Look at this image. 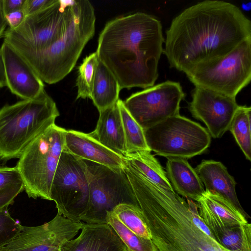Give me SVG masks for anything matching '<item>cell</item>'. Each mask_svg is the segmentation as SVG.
<instances>
[{"mask_svg":"<svg viewBox=\"0 0 251 251\" xmlns=\"http://www.w3.org/2000/svg\"><path fill=\"white\" fill-rule=\"evenodd\" d=\"M185 97L180 83L167 80L132 94L124 105L144 129L179 114L180 102Z\"/></svg>","mask_w":251,"mask_h":251,"instance_id":"7c38bea8","label":"cell"},{"mask_svg":"<svg viewBox=\"0 0 251 251\" xmlns=\"http://www.w3.org/2000/svg\"><path fill=\"white\" fill-rule=\"evenodd\" d=\"M6 86V78L2 53L0 48V87Z\"/></svg>","mask_w":251,"mask_h":251,"instance_id":"e575fe53","label":"cell"},{"mask_svg":"<svg viewBox=\"0 0 251 251\" xmlns=\"http://www.w3.org/2000/svg\"><path fill=\"white\" fill-rule=\"evenodd\" d=\"M75 0H54L42 10L25 16L16 28L7 29L3 41L21 54L49 48L64 34L71 21Z\"/></svg>","mask_w":251,"mask_h":251,"instance_id":"52a82bcc","label":"cell"},{"mask_svg":"<svg viewBox=\"0 0 251 251\" xmlns=\"http://www.w3.org/2000/svg\"><path fill=\"white\" fill-rule=\"evenodd\" d=\"M117 103L124 131L127 154L140 151H151L146 142L144 129L126 110L123 100L119 99Z\"/></svg>","mask_w":251,"mask_h":251,"instance_id":"484cf974","label":"cell"},{"mask_svg":"<svg viewBox=\"0 0 251 251\" xmlns=\"http://www.w3.org/2000/svg\"><path fill=\"white\" fill-rule=\"evenodd\" d=\"M66 129L53 124L26 148L16 166L29 198L50 201V190L61 154Z\"/></svg>","mask_w":251,"mask_h":251,"instance_id":"8992f818","label":"cell"},{"mask_svg":"<svg viewBox=\"0 0 251 251\" xmlns=\"http://www.w3.org/2000/svg\"><path fill=\"white\" fill-rule=\"evenodd\" d=\"M24 190V181L16 166L0 167V199L16 198Z\"/></svg>","mask_w":251,"mask_h":251,"instance_id":"f546056e","label":"cell"},{"mask_svg":"<svg viewBox=\"0 0 251 251\" xmlns=\"http://www.w3.org/2000/svg\"><path fill=\"white\" fill-rule=\"evenodd\" d=\"M89 183L84 160L64 149L52 181L50 201L57 213L72 220L81 221L88 205Z\"/></svg>","mask_w":251,"mask_h":251,"instance_id":"8fae6325","label":"cell"},{"mask_svg":"<svg viewBox=\"0 0 251 251\" xmlns=\"http://www.w3.org/2000/svg\"><path fill=\"white\" fill-rule=\"evenodd\" d=\"M221 220L229 225H244L248 223L247 217L222 197L205 191L198 202Z\"/></svg>","mask_w":251,"mask_h":251,"instance_id":"cb8c5ba5","label":"cell"},{"mask_svg":"<svg viewBox=\"0 0 251 251\" xmlns=\"http://www.w3.org/2000/svg\"><path fill=\"white\" fill-rule=\"evenodd\" d=\"M25 0H1L4 15L18 10H23Z\"/></svg>","mask_w":251,"mask_h":251,"instance_id":"836d02e7","label":"cell"},{"mask_svg":"<svg viewBox=\"0 0 251 251\" xmlns=\"http://www.w3.org/2000/svg\"><path fill=\"white\" fill-rule=\"evenodd\" d=\"M6 87L22 100H33L45 91L44 82L24 58L3 41L1 47Z\"/></svg>","mask_w":251,"mask_h":251,"instance_id":"9a60e30c","label":"cell"},{"mask_svg":"<svg viewBox=\"0 0 251 251\" xmlns=\"http://www.w3.org/2000/svg\"><path fill=\"white\" fill-rule=\"evenodd\" d=\"M60 251V249H59V250H55V251Z\"/></svg>","mask_w":251,"mask_h":251,"instance_id":"74e56055","label":"cell"},{"mask_svg":"<svg viewBox=\"0 0 251 251\" xmlns=\"http://www.w3.org/2000/svg\"><path fill=\"white\" fill-rule=\"evenodd\" d=\"M89 183L88 202L81 222L106 224V217L118 204L136 205L134 193L124 169L108 167L84 160Z\"/></svg>","mask_w":251,"mask_h":251,"instance_id":"30bf717a","label":"cell"},{"mask_svg":"<svg viewBox=\"0 0 251 251\" xmlns=\"http://www.w3.org/2000/svg\"><path fill=\"white\" fill-rule=\"evenodd\" d=\"M189 110L195 118L206 125L214 138H221L228 130L235 112L239 107L233 98L199 87H195Z\"/></svg>","mask_w":251,"mask_h":251,"instance_id":"5bb4252c","label":"cell"},{"mask_svg":"<svg viewBox=\"0 0 251 251\" xmlns=\"http://www.w3.org/2000/svg\"><path fill=\"white\" fill-rule=\"evenodd\" d=\"M83 223L57 213L50 222L36 226H23L20 232L0 251H53L59 250L81 229Z\"/></svg>","mask_w":251,"mask_h":251,"instance_id":"4fadbf2b","label":"cell"},{"mask_svg":"<svg viewBox=\"0 0 251 251\" xmlns=\"http://www.w3.org/2000/svg\"><path fill=\"white\" fill-rule=\"evenodd\" d=\"M109 225L122 241L128 251H158L151 239L139 236L126 227L110 211L106 217Z\"/></svg>","mask_w":251,"mask_h":251,"instance_id":"4316f807","label":"cell"},{"mask_svg":"<svg viewBox=\"0 0 251 251\" xmlns=\"http://www.w3.org/2000/svg\"><path fill=\"white\" fill-rule=\"evenodd\" d=\"M151 151H140L127 154L126 160L147 178L154 183L174 190L158 161Z\"/></svg>","mask_w":251,"mask_h":251,"instance_id":"603a6c76","label":"cell"},{"mask_svg":"<svg viewBox=\"0 0 251 251\" xmlns=\"http://www.w3.org/2000/svg\"><path fill=\"white\" fill-rule=\"evenodd\" d=\"M54 0H25L23 11L25 16L37 13L50 5Z\"/></svg>","mask_w":251,"mask_h":251,"instance_id":"1f68e13d","label":"cell"},{"mask_svg":"<svg viewBox=\"0 0 251 251\" xmlns=\"http://www.w3.org/2000/svg\"><path fill=\"white\" fill-rule=\"evenodd\" d=\"M59 116L55 101L46 91L36 99L4 105L0 109V162L19 158Z\"/></svg>","mask_w":251,"mask_h":251,"instance_id":"5b68a950","label":"cell"},{"mask_svg":"<svg viewBox=\"0 0 251 251\" xmlns=\"http://www.w3.org/2000/svg\"><path fill=\"white\" fill-rule=\"evenodd\" d=\"M64 150L76 158L90 161L108 167L124 169L126 158L106 148L85 133L66 130Z\"/></svg>","mask_w":251,"mask_h":251,"instance_id":"2e32d148","label":"cell"},{"mask_svg":"<svg viewBox=\"0 0 251 251\" xmlns=\"http://www.w3.org/2000/svg\"><path fill=\"white\" fill-rule=\"evenodd\" d=\"M79 235L67 242L61 251H128L125 245L107 224L84 223Z\"/></svg>","mask_w":251,"mask_h":251,"instance_id":"e0dca14e","label":"cell"},{"mask_svg":"<svg viewBox=\"0 0 251 251\" xmlns=\"http://www.w3.org/2000/svg\"><path fill=\"white\" fill-rule=\"evenodd\" d=\"M124 170L158 251H229L214 238L198 204L151 182L127 161Z\"/></svg>","mask_w":251,"mask_h":251,"instance_id":"7a4b0ae2","label":"cell"},{"mask_svg":"<svg viewBox=\"0 0 251 251\" xmlns=\"http://www.w3.org/2000/svg\"><path fill=\"white\" fill-rule=\"evenodd\" d=\"M151 151L168 158L189 159L209 147L207 129L189 119L176 115L144 130Z\"/></svg>","mask_w":251,"mask_h":251,"instance_id":"ba28073f","label":"cell"},{"mask_svg":"<svg viewBox=\"0 0 251 251\" xmlns=\"http://www.w3.org/2000/svg\"><path fill=\"white\" fill-rule=\"evenodd\" d=\"M23 226L10 215L8 207L0 212V249L8 243L21 230Z\"/></svg>","mask_w":251,"mask_h":251,"instance_id":"4dcf8cb0","label":"cell"},{"mask_svg":"<svg viewBox=\"0 0 251 251\" xmlns=\"http://www.w3.org/2000/svg\"><path fill=\"white\" fill-rule=\"evenodd\" d=\"M95 22L91 3L87 0H75L71 21L58 40L37 52L20 54L44 82L56 83L74 68L86 44L95 34Z\"/></svg>","mask_w":251,"mask_h":251,"instance_id":"277c9868","label":"cell"},{"mask_svg":"<svg viewBox=\"0 0 251 251\" xmlns=\"http://www.w3.org/2000/svg\"><path fill=\"white\" fill-rule=\"evenodd\" d=\"M9 28L13 29L19 26L24 21L25 15L23 10L10 13L4 16Z\"/></svg>","mask_w":251,"mask_h":251,"instance_id":"d6a6232c","label":"cell"},{"mask_svg":"<svg viewBox=\"0 0 251 251\" xmlns=\"http://www.w3.org/2000/svg\"><path fill=\"white\" fill-rule=\"evenodd\" d=\"M166 174L178 195L198 202L205 192L203 184L187 159L168 158Z\"/></svg>","mask_w":251,"mask_h":251,"instance_id":"44dd1931","label":"cell"},{"mask_svg":"<svg viewBox=\"0 0 251 251\" xmlns=\"http://www.w3.org/2000/svg\"><path fill=\"white\" fill-rule=\"evenodd\" d=\"M99 60L96 51L84 58L78 67V75L76 80L77 100L90 99Z\"/></svg>","mask_w":251,"mask_h":251,"instance_id":"f1b7e54d","label":"cell"},{"mask_svg":"<svg viewBox=\"0 0 251 251\" xmlns=\"http://www.w3.org/2000/svg\"><path fill=\"white\" fill-rule=\"evenodd\" d=\"M251 39V22L235 5L206 0L182 11L166 31L165 48L170 66L185 74L220 59Z\"/></svg>","mask_w":251,"mask_h":251,"instance_id":"6da1fadb","label":"cell"},{"mask_svg":"<svg viewBox=\"0 0 251 251\" xmlns=\"http://www.w3.org/2000/svg\"><path fill=\"white\" fill-rule=\"evenodd\" d=\"M16 198L13 197H7L0 199V212L5 207H8L13 203Z\"/></svg>","mask_w":251,"mask_h":251,"instance_id":"8d00e7d4","label":"cell"},{"mask_svg":"<svg viewBox=\"0 0 251 251\" xmlns=\"http://www.w3.org/2000/svg\"><path fill=\"white\" fill-rule=\"evenodd\" d=\"M99 112L96 127L89 135L114 152L126 157V140L117 102Z\"/></svg>","mask_w":251,"mask_h":251,"instance_id":"ffe728a7","label":"cell"},{"mask_svg":"<svg viewBox=\"0 0 251 251\" xmlns=\"http://www.w3.org/2000/svg\"><path fill=\"white\" fill-rule=\"evenodd\" d=\"M251 107L239 105L228 128L246 159L250 161L251 160Z\"/></svg>","mask_w":251,"mask_h":251,"instance_id":"d4e9b609","label":"cell"},{"mask_svg":"<svg viewBox=\"0 0 251 251\" xmlns=\"http://www.w3.org/2000/svg\"><path fill=\"white\" fill-rule=\"evenodd\" d=\"M199 215L215 240L229 251H251V225H229L198 203Z\"/></svg>","mask_w":251,"mask_h":251,"instance_id":"ac0fdd59","label":"cell"},{"mask_svg":"<svg viewBox=\"0 0 251 251\" xmlns=\"http://www.w3.org/2000/svg\"><path fill=\"white\" fill-rule=\"evenodd\" d=\"M164 41L160 22L138 12L107 23L100 34L96 52L121 90L146 89L153 86L158 77Z\"/></svg>","mask_w":251,"mask_h":251,"instance_id":"3957f363","label":"cell"},{"mask_svg":"<svg viewBox=\"0 0 251 251\" xmlns=\"http://www.w3.org/2000/svg\"><path fill=\"white\" fill-rule=\"evenodd\" d=\"M7 25V24L2 10L1 1L0 0V38L3 37Z\"/></svg>","mask_w":251,"mask_h":251,"instance_id":"d590c367","label":"cell"},{"mask_svg":"<svg viewBox=\"0 0 251 251\" xmlns=\"http://www.w3.org/2000/svg\"><path fill=\"white\" fill-rule=\"evenodd\" d=\"M195 86L236 98L251 79V39L226 55L198 66L185 73Z\"/></svg>","mask_w":251,"mask_h":251,"instance_id":"9c48e42d","label":"cell"},{"mask_svg":"<svg viewBox=\"0 0 251 251\" xmlns=\"http://www.w3.org/2000/svg\"><path fill=\"white\" fill-rule=\"evenodd\" d=\"M121 90L116 78L99 60L90 98L98 111L116 103Z\"/></svg>","mask_w":251,"mask_h":251,"instance_id":"7402d4cb","label":"cell"},{"mask_svg":"<svg viewBox=\"0 0 251 251\" xmlns=\"http://www.w3.org/2000/svg\"><path fill=\"white\" fill-rule=\"evenodd\" d=\"M113 214L129 230L142 237L151 239L149 230L140 208L136 205L121 203L111 211Z\"/></svg>","mask_w":251,"mask_h":251,"instance_id":"83f0119b","label":"cell"},{"mask_svg":"<svg viewBox=\"0 0 251 251\" xmlns=\"http://www.w3.org/2000/svg\"><path fill=\"white\" fill-rule=\"evenodd\" d=\"M0 88H1V87H0Z\"/></svg>","mask_w":251,"mask_h":251,"instance_id":"f35d334b","label":"cell"},{"mask_svg":"<svg viewBox=\"0 0 251 251\" xmlns=\"http://www.w3.org/2000/svg\"><path fill=\"white\" fill-rule=\"evenodd\" d=\"M195 170L204 184L205 191L226 199L248 217L237 198L236 182L221 162L203 160Z\"/></svg>","mask_w":251,"mask_h":251,"instance_id":"d6986e66","label":"cell"}]
</instances>
